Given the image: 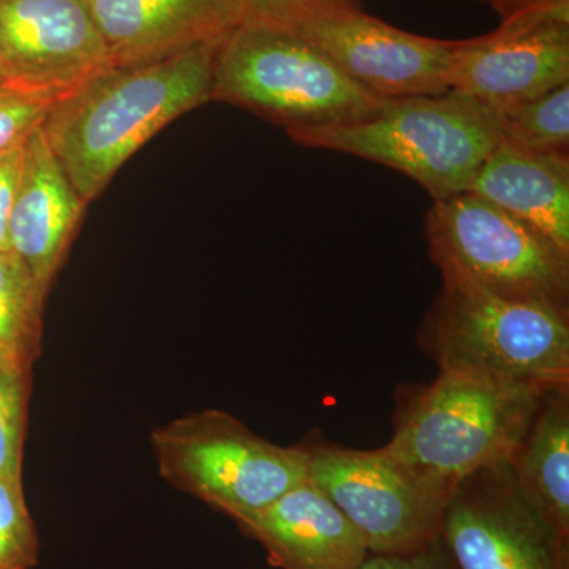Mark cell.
I'll use <instances>...</instances> for the list:
<instances>
[{
  "mask_svg": "<svg viewBox=\"0 0 569 569\" xmlns=\"http://www.w3.org/2000/svg\"><path fill=\"white\" fill-rule=\"evenodd\" d=\"M219 44L142 66H112L52 104L41 129L86 204L168 123L211 102Z\"/></svg>",
  "mask_w": 569,
  "mask_h": 569,
  "instance_id": "cell-1",
  "label": "cell"
},
{
  "mask_svg": "<svg viewBox=\"0 0 569 569\" xmlns=\"http://www.w3.org/2000/svg\"><path fill=\"white\" fill-rule=\"evenodd\" d=\"M541 389L475 370L441 367L408 397L383 447L430 485L455 492L485 468L509 462L541 406Z\"/></svg>",
  "mask_w": 569,
  "mask_h": 569,
  "instance_id": "cell-2",
  "label": "cell"
},
{
  "mask_svg": "<svg viewBox=\"0 0 569 569\" xmlns=\"http://www.w3.org/2000/svg\"><path fill=\"white\" fill-rule=\"evenodd\" d=\"M212 100L253 112L288 137L369 121L391 102L359 88L298 32L257 21L219 44Z\"/></svg>",
  "mask_w": 569,
  "mask_h": 569,
  "instance_id": "cell-3",
  "label": "cell"
},
{
  "mask_svg": "<svg viewBox=\"0 0 569 569\" xmlns=\"http://www.w3.org/2000/svg\"><path fill=\"white\" fill-rule=\"evenodd\" d=\"M290 138L307 148L385 164L417 181L438 201L468 192L501 134L496 112L448 91L391 100L369 121Z\"/></svg>",
  "mask_w": 569,
  "mask_h": 569,
  "instance_id": "cell-4",
  "label": "cell"
},
{
  "mask_svg": "<svg viewBox=\"0 0 569 569\" xmlns=\"http://www.w3.org/2000/svg\"><path fill=\"white\" fill-rule=\"evenodd\" d=\"M421 335L438 369L475 370L541 391L569 387L568 310L443 279Z\"/></svg>",
  "mask_w": 569,
  "mask_h": 569,
  "instance_id": "cell-5",
  "label": "cell"
},
{
  "mask_svg": "<svg viewBox=\"0 0 569 569\" xmlns=\"http://www.w3.org/2000/svg\"><path fill=\"white\" fill-rule=\"evenodd\" d=\"M160 477L234 522L268 508L309 478L305 445L280 447L231 415L204 410L151 436Z\"/></svg>",
  "mask_w": 569,
  "mask_h": 569,
  "instance_id": "cell-6",
  "label": "cell"
},
{
  "mask_svg": "<svg viewBox=\"0 0 569 569\" xmlns=\"http://www.w3.org/2000/svg\"><path fill=\"white\" fill-rule=\"evenodd\" d=\"M425 233L443 279L569 312L568 250L485 198L462 192L433 201Z\"/></svg>",
  "mask_w": 569,
  "mask_h": 569,
  "instance_id": "cell-7",
  "label": "cell"
},
{
  "mask_svg": "<svg viewBox=\"0 0 569 569\" xmlns=\"http://www.w3.org/2000/svg\"><path fill=\"white\" fill-rule=\"evenodd\" d=\"M309 481L336 505L376 556L417 552L440 537L452 493L430 485L383 448L306 443Z\"/></svg>",
  "mask_w": 569,
  "mask_h": 569,
  "instance_id": "cell-8",
  "label": "cell"
},
{
  "mask_svg": "<svg viewBox=\"0 0 569 569\" xmlns=\"http://www.w3.org/2000/svg\"><path fill=\"white\" fill-rule=\"evenodd\" d=\"M440 541L456 569H569V538L523 497L509 462L460 482Z\"/></svg>",
  "mask_w": 569,
  "mask_h": 569,
  "instance_id": "cell-9",
  "label": "cell"
},
{
  "mask_svg": "<svg viewBox=\"0 0 569 569\" xmlns=\"http://www.w3.org/2000/svg\"><path fill=\"white\" fill-rule=\"evenodd\" d=\"M0 59L13 88L52 104L112 67L88 0H0Z\"/></svg>",
  "mask_w": 569,
  "mask_h": 569,
  "instance_id": "cell-10",
  "label": "cell"
},
{
  "mask_svg": "<svg viewBox=\"0 0 569 569\" xmlns=\"http://www.w3.org/2000/svg\"><path fill=\"white\" fill-rule=\"evenodd\" d=\"M290 29L316 44L359 88L380 99L449 91L455 40L402 31L370 17L361 6L317 14Z\"/></svg>",
  "mask_w": 569,
  "mask_h": 569,
  "instance_id": "cell-11",
  "label": "cell"
},
{
  "mask_svg": "<svg viewBox=\"0 0 569 569\" xmlns=\"http://www.w3.org/2000/svg\"><path fill=\"white\" fill-rule=\"evenodd\" d=\"M569 82V20L518 17L455 40L449 91L503 114Z\"/></svg>",
  "mask_w": 569,
  "mask_h": 569,
  "instance_id": "cell-12",
  "label": "cell"
},
{
  "mask_svg": "<svg viewBox=\"0 0 569 569\" xmlns=\"http://www.w3.org/2000/svg\"><path fill=\"white\" fill-rule=\"evenodd\" d=\"M114 67L222 43L246 21L242 0H88Z\"/></svg>",
  "mask_w": 569,
  "mask_h": 569,
  "instance_id": "cell-13",
  "label": "cell"
},
{
  "mask_svg": "<svg viewBox=\"0 0 569 569\" xmlns=\"http://www.w3.org/2000/svg\"><path fill=\"white\" fill-rule=\"evenodd\" d=\"M39 127L24 144V162L11 209L10 250L47 298L86 209Z\"/></svg>",
  "mask_w": 569,
  "mask_h": 569,
  "instance_id": "cell-14",
  "label": "cell"
},
{
  "mask_svg": "<svg viewBox=\"0 0 569 569\" xmlns=\"http://www.w3.org/2000/svg\"><path fill=\"white\" fill-rule=\"evenodd\" d=\"M236 523L282 569H358L370 556L353 523L309 478Z\"/></svg>",
  "mask_w": 569,
  "mask_h": 569,
  "instance_id": "cell-15",
  "label": "cell"
},
{
  "mask_svg": "<svg viewBox=\"0 0 569 569\" xmlns=\"http://www.w3.org/2000/svg\"><path fill=\"white\" fill-rule=\"evenodd\" d=\"M468 192L518 217L569 252V156L500 140Z\"/></svg>",
  "mask_w": 569,
  "mask_h": 569,
  "instance_id": "cell-16",
  "label": "cell"
},
{
  "mask_svg": "<svg viewBox=\"0 0 569 569\" xmlns=\"http://www.w3.org/2000/svg\"><path fill=\"white\" fill-rule=\"evenodd\" d=\"M509 466L523 497L569 538V387L546 392Z\"/></svg>",
  "mask_w": 569,
  "mask_h": 569,
  "instance_id": "cell-17",
  "label": "cell"
},
{
  "mask_svg": "<svg viewBox=\"0 0 569 569\" xmlns=\"http://www.w3.org/2000/svg\"><path fill=\"white\" fill-rule=\"evenodd\" d=\"M43 305L26 264L11 250H0V351L11 365L32 369L41 355Z\"/></svg>",
  "mask_w": 569,
  "mask_h": 569,
  "instance_id": "cell-18",
  "label": "cell"
},
{
  "mask_svg": "<svg viewBox=\"0 0 569 569\" xmlns=\"http://www.w3.org/2000/svg\"><path fill=\"white\" fill-rule=\"evenodd\" d=\"M501 140L552 156H569V82L498 114Z\"/></svg>",
  "mask_w": 569,
  "mask_h": 569,
  "instance_id": "cell-19",
  "label": "cell"
},
{
  "mask_svg": "<svg viewBox=\"0 0 569 569\" xmlns=\"http://www.w3.org/2000/svg\"><path fill=\"white\" fill-rule=\"evenodd\" d=\"M31 370L13 365L0 366V478L22 481Z\"/></svg>",
  "mask_w": 569,
  "mask_h": 569,
  "instance_id": "cell-20",
  "label": "cell"
},
{
  "mask_svg": "<svg viewBox=\"0 0 569 569\" xmlns=\"http://www.w3.org/2000/svg\"><path fill=\"white\" fill-rule=\"evenodd\" d=\"M40 541L22 481L0 478V569H32Z\"/></svg>",
  "mask_w": 569,
  "mask_h": 569,
  "instance_id": "cell-21",
  "label": "cell"
},
{
  "mask_svg": "<svg viewBox=\"0 0 569 569\" xmlns=\"http://www.w3.org/2000/svg\"><path fill=\"white\" fill-rule=\"evenodd\" d=\"M52 103L13 88L0 86V156L20 148L36 132Z\"/></svg>",
  "mask_w": 569,
  "mask_h": 569,
  "instance_id": "cell-22",
  "label": "cell"
},
{
  "mask_svg": "<svg viewBox=\"0 0 569 569\" xmlns=\"http://www.w3.org/2000/svg\"><path fill=\"white\" fill-rule=\"evenodd\" d=\"M246 21L295 28L317 14L361 6L359 0H242Z\"/></svg>",
  "mask_w": 569,
  "mask_h": 569,
  "instance_id": "cell-23",
  "label": "cell"
},
{
  "mask_svg": "<svg viewBox=\"0 0 569 569\" xmlns=\"http://www.w3.org/2000/svg\"><path fill=\"white\" fill-rule=\"evenodd\" d=\"M358 569H456L440 537L425 549L400 556H376L370 553Z\"/></svg>",
  "mask_w": 569,
  "mask_h": 569,
  "instance_id": "cell-24",
  "label": "cell"
},
{
  "mask_svg": "<svg viewBox=\"0 0 569 569\" xmlns=\"http://www.w3.org/2000/svg\"><path fill=\"white\" fill-rule=\"evenodd\" d=\"M24 144L0 156V250H10V216L20 186Z\"/></svg>",
  "mask_w": 569,
  "mask_h": 569,
  "instance_id": "cell-25",
  "label": "cell"
},
{
  "mask_svg": "<svg viewBox=\"0 0 569 569\" xmlns=\"http://www.w3.org/2000/svg\"><path fill=\"white\" fill-rule=\"evenodd\" d=\"M10 84L9 77H7L6 67H3L2 59H0V86Z\"/></svg>",
  "mask_w": 569,
  "mask_h": 569,
  "instance_id": "cell-26",
  "label": "cell"
},
{
  "mask_svg": "<svg viewBox=\"0 0 569 569\" xmlns=\"http://www.w3.org/2000/svg\"><path fill=\"white\" fill-rule=\"evenodd\" d=\"M2 365H11V362L6 358V356L2 355V351H0V366Z\"/></svg>",
  "mask_w": 569,
  "mask_h": 569,
  "instance_id": "cell-27",
  "label": "cell"
},
{
  "mask_svg": "<svg viewBox=\"0 0 569 569\" xmlns=\"http://www.w3.org/2000/svg\"><path fill=\"white\" fill-rule=\"evenodd\" d=\"M471 2H485L489 3V6H492V3L496 2V0H471Z\"/></svg>",
  "mask_w": 569,
  "mask_h": 569,
  "instance_id": "cell-28",
  "label": "cell"
}]
</instances>
